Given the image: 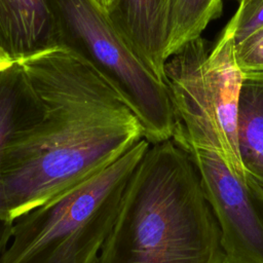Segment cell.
Instances as JSON below:
<instances>
[{"label":"cell","mask_w":263,"mask_h":263,"mask_svg":"<svg viewBox=\"0 0 263 263\" xmlns=\"http://www.w3.org/2000/svg\"><path fill=\"white\" fill-rule=\"evenodd\" d=\"M44 113L43 103L21 63L0 70V218L8 219L4 204L1 162L7 145L21 132L37 123ZM11 221V220H10Z\"/></svg>","instance_id":"obj_10"},{"label":"cell","mask_w":263,"mask_h":263,"mask_svg":"<svg viewBox=\"0 0 263 263\" xmlns=\"http://www.w3.org/2000/svg\"><path fill=\"white\" fill-rule=\"evenodd\" d=\"M204 79L227 151L228 165L246 181L237 146L238 103L243 76L236 63L233 29L229 23L208 54L204 62Z\"/></svg>","instance_id":"obj_7"},{"label":"cell","mask_w":263,"mask_h":263,"mask_svg":"<svg viewBox=\"0 0 263 263\" xmlns=\"http://www.w3.org/2000/svg\"><path fill=\"white\" fill-rule=\"evenodd\" d=\"M235 58L243 77L263 76V27L235 44Z\"/></svg>","instance_id":"obj_13"},{"label":"cell","mask_w":263,"mask_h":263,"mask_svg":"<svg viewBox=\"0 0 263 263\" xmlns=\"http://www.w3.org/2000/svg\"><path fill=\"white\" fill-rule=\"evenodd\" d=\"M165 3L166 0H111L105 9L129 48L161 82L165 63Z\"/></svg>","instance_id":"obj_8"},{"label":"cell","mask_w":263,"mask_h":263,"mask_svg":"<svg viewBox=\"0 0 263 263\" xmlns=\"http://www.w3.org/2000/svg\"><path fill=\"white\" fill-rule=\"evenodd\" d=\"M20 63L44 113L2 156V192L11 221L90 179L144 139L125 101L78 55L54 48Z\"/></svg>","instance_id":"obj_1"},{"label":"cell","mask_w":263,"mask_h":263,"mask_svg":"<svg viewBox=\"0 0 263 263\" xmlns=\"http://www.w3.org/2000/svg\"><path fill=\"white\" fill-rule=\"evenodd\" d=\"M96 263H226L197 170L173 139L143 155Z\"/></svg>","instance_id":"obj_2"},{"label":"cell","mask_w":263,"mask_h":263,"mask_svg":"<svg viewBox=\"0 0 263 263\" xmlns=\"http://www.w3.org/2000/svg\"><path fill=\"white\" fill-rule=\"evenodd\" d=\"M102 6H103V8L104 9H106L108 6H109V4H110V1L111 0H97Z\"/></svg>","instance_id":"obj_17"},{"label":"cell","mask_w":263,"mask_h":263,"mask_svg":"<svg viewBox=\"0 0 263 263\" xmlns=\"http://www.w3.org/2000/svg\"><path fill=\"white\" fill-rule=\"evenodd\" d=\"M222 10V0H166L165 61L185 43L200 37Z\"/></svg>","instance_id":"obj_12"},{"label":"cell","mask_w":263,"mask_h":263,"mask_svg":"<svg viewBox=\"0 0 263 263\" xmlns=\"http://www.w3.org/2000/svg\"><path fill=\"white\" fill-rule=\"evenodd\" d=\"M149 146L142 139L99 174L16 218L0 263H96Z\"/></svg>","instance_id":"obj_3"},{"label":"cell","mask_w":263,"mask_h":263,"mask_svg":"<svg viewBox=\"0 0 263 263\" xmlns=\"http://www.w3.org/2000/svg\"><path fill=\"white\" fill-rule=\"evenodd\" d=\"M58 44L89 64L138 117L150 144L171 140L177 119L166 85L129 48L97 0H47Z\"/></svg>","instance_id":"obj_4"},{"label":"cell","mask_w":263,"mask_h":263,"mask_svg":"<svg viewBox=\"0 0 263 263\" xmlns=\"http://www.w3.org/2000/svg\"><path fill=\"white\" fill-rule=\"evenodd\" d=\"M208 54L205 41L200 36L185 43L164 63L163 82L177 119L172 139L183 149L197 147L215 151L228 164L227 151L205 85Z\"/></svg>","instance_id":"obj_6"},{"label":"cell","mask_w":263,"mask_h":263,"mask_svg":"<svg viewBox=\"0 0 263 263\" xmlns=\"http://www.w3.org/2000/svg\"><path fill=\"white\" fill-rule=\"evenodd\" d=\"M221 232L226 263H263V196L215 151L187 147Z\"/></svg>","instance_id":"obj_5"},{"label":"cell","mask_w":263,"mask_h":263,"mask_svg":"<svg viewBox=\"0 0 263 263\" xmlns=\"http://www.w3.org/2000/svg\"><path fill=\"white\" fill-rule=\"evenodd\" d=\"M235 44L263 27V0H239V6L228 22Z\"/></svg>","instance_id":"obj_14"},{"label":"cell","mask_w":263,"mask_h":263,"mask_svg":"<svg viewBox=\"0 0 263 263\" xmlns=\"http://www.w3.org/2000/svg\"><path fill=\"white\" fill-rule=\"evenodd\" d=\"M60 48L47 0H0V50L20 63Z\"/></svg>","instance_id":"obj_9"},{"label":"cell","mask_w":263,"mask_h":263,"mask_svg":"<svg viewBox=\"0 0 263 263\" xmlns=\"http://www.w3.org/2000/svg\"><path fill=\"white\" fill-rule=\"evenodd\" d=\"M12 63L2 53V51L0 50V70L1 69H4V68H6V67H8V66H10Z\"/></svg>","instance_id":"obj_16"},{"label":"cell","mask_w":263,"mask_h":263,"mask_svg":"<svg viewBox=\"0 0 263 263\" xmlns=\"http://www.w3.org/2000/svg\"><path fill=\"white\" fill-rule=\"evenodd\" d=\"M12 228L13 221L0 218V258L11 240Z\"/></svg>","instance_id":"obj_15"},{"label":"cell","mask_w":263,"mask_h":263,"mask_svg":"<svg viewBox=\"0 0 263 263\" xmlns=\"http://www.w3.org/2000/svg\"><path fill=\"white\" fill-rule=\"evenodd\" d=\"M237 146L246 181L263 196V76L243 77L238 103Z\"/></svg>","instance_id":"obj_11"}]
</instances>
